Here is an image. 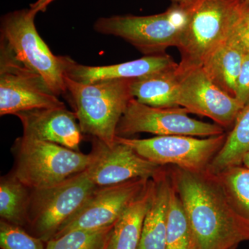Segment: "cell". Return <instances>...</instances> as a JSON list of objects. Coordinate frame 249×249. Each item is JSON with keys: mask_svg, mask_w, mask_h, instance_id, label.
<instances>
[{"mask_svg": "<svg viewBox=\"0 0 249 249\" xmlns=\"http://www.w3.org/2000/svg\"><path fill=\"white\" fill-rule=\"evenodd\" d=\"M235 98L242 106L249 103V53H245L236 85Z\"/></svg>", "mask_w": 249, "mask_h": 249, "instance_id": "4316f807", "label": "cell"}, {"mask_svg": "<svg viewBox=\"0 0 249 249\" xmlns=\"http://www.w3.org/2000/svg\"><path fill=\"white\" fill-rule=\"evenodd\" d=\"M152 179L145 189L124 210L113 226L105 249H138L144 219L152 196Z\"/></svg>", "mask_w": 249, "mask_h": 249, "instance_id": "ac0fdd59", "label": "cell"}, {"mask_svg": "<svg viewBox=\"0 0 249 249\" xmlns=\"http://www.w3.org/2000/svg\"><path fill=\"white\" fill-rule=\"evenodd\" d=\"M93 160L88 168L97 187L114 186L135 179L151 178L163 169L139 155L127 144L115 140L112 146L93 139Z\"/></svg>", "mask_w": 249, "mask_h": 249, "instance_id": "4fadbf2b", "label": "cell"}, {"mask_svg": "<svg viewBox=\"0 0 249 249\" xmlns=\"http://www.w3.org/2000/svg\"><path fill=\"white\" fill-rule=\"evenodd\" d=\"M87 170L55 186L31 190L25 227L29 233L47 242L81 209L98 188Z\"/></svg>", "mask_w": 249, "mask_h": 249, "instance_id": "52a82bcc", "label": "cell"}, {"mask_svg": "<svg viewBox=\"0 0 249 249\" xmlns=\"http://www.w3.org/2000/svg\"><path fill=\"white\" fill-rule=\"evenodd\" d=\"M188 114L183 107H154L132 98L121 118L116 136L127 138L145 132L157 136L211 137L224 134L219 124L192 119Z\"/></svg>", "mask_w": 249, "mask_h": 249, "instance_id": "9c48e42d", "label": "cell"}, {"mask_svg": "<svg viewBox=\"0 0 249 249\" xmlns=\"http://www.w3.org/2000/svg\"><path fill=\"white\" fill-rule=\"evenodd\" d=\"M178 65V63L166 53L148 55L106 66H87L75 61L69 69L67 76L78 83L92 84L109 80L135 79Z\"/></svg>", "mask_w": 249, "mask_h": 249, "instance_id": "9a60e30c", "label": "cell"}, {"mask_svg": "<svg viewBox=\"0 0 249 249\" xmlns=\"http://www.w3.org/2000/svg\"><path fill=\"white\" fill-rule=\"evenodd\" d=\"M242 0H196L187 8L188 18L177 48L178 70L201 66L230 35Z\"/></svg>", "mask_w": 249, "mask_h": 249, "instance_id": "5b68a950", "label": "cell"}, {"mask_svg": "<svg viewBox=\"0 0 249 249\" xmlns=\"http://www.w3.org/2000/svg\"><path fill=\"white\" fill-rule=\"evenodd\" d=\"M169 175L188 219L191 249H234L249 240V222L236 212L213 175L178 167Z\"/></svg>", "mask_w": 249, "mask_h": 249, "instance_id": "6da1fadb", "label": "cell"}, {"mask_svg": "<svg viewBox=\"0 0 249 249\" xmlns=\"http://www.w3.org/2000/svg\"><path fill=\"white\" fill-rule=\"evenodd\" d=\"M132 79L109 80L92 84L65 77L67 93L83 134L112 146L116 129L129 101Z\"/></svg>", "mask_w": 249, "mask_h": 249, "instance_id": "7a4b0ae2", "label": "cell"}, {"mask_svg": "<svg viewBox=\"0 0 249 249\" xmlns=\"http://www.w3.org/2000/svg\"><path fill=\"white\" fill-rule=\"evenodd\" d=\"M172 4L178 5L182 7L186 8L193 4L196 0H170Z\"/></svg>", "mask_w": 249, "mask_h": 249, "instance_id": "f1b7e54d", "label": "cell"}, {"mask_svg": "<svg viewBox=\"0 0 249 249\" xmlns=\"http://www.w3.org/2000/svg\"><path fill=\"white\" fill-rule=\"evenodd\" d=\"M47 242L31 235L24 228L0 222V248L1 249H46Z\"/></svg>", "mask_w": 249, "mask_h": 249, "instance_id": "d4e9b609", "label": "cell"}, {"mask_svg": "<svg viewBox=\"0 0 249 249\" xmlns=\"http://www.w3.org/2000/svg\"><path fill=\"white\" fill-rule=\"evenodd\" d=\"M245 54L240 43L229 35L210 54L201 66L216 85L235 97L237 80Z\"/></svg>", "mask_w": 249, "mask_h": 249, "instance_id": "d6986e66", "label": "cell"}, {"mask_svg": "<svg viewBox=\"0 0 249 249\" xmlns=\"http://www.w3.org/2000/svg\"><path fill=\"white\" fill-rule=\"evenodd\" d=\"M213 176L236 212L249 222V168L236 165Z\"/></svg>", "mask_w": 249, "mask_h": 249, "instance_id": "7402d4cb", "label": "cell"}, {"mask_svg": "<svg viewBox=\"0 0 249 249\" xmlns=\"http://www.w3.org/2000/svg\"><path fill=\"white\" fill-rule=\"evenodd\" d=\"M178 105L189 113L209 118L221 127L235 124L244 106L211 79L202 66L178 70Z\"/></svg>", "mask_w": 249, "mask_h": 249, "instance_id": "8fae6325", "label": "cell"}, {"mask_svg": "<svg viewBox=\"0 0 249 249\" xmlns=\"http://www.w3.org/2000/svg\"><path fill=\"white\" fill-rule=\"evenodd\" d=\"M152 179L151 201L144 219L138 249H165L172 180L163 169Z\"/></svg>", "mask_w": 249, "mask_h": 249, "instance_id": "2e32d148", "label": "cell"}, {"mask_svg": "<svg viewBox=\"0 0 249 249\" xmlns=\"http://www.w3.org/2000/svg\"><path fill=\"white\" fill-rule=\"evenodd\" d=\"M225 134L198 139L190 136H157L150 139L124 138L115 140L127 144L142 158L160 166L174 165L192 173H202L224 142Z\"/></svg>", "mask_w": 249, "mask_h": 249, "instance_id": "ba28073f", "label": "cell"}, {"mask_svg": "<svg viewBox=\"0 0 249 249\" xmlns=\"http://www.w3.org/2000/svg\"><path fill=\"white\" fill-rule=\"evenodd\" d=\"M187 18V8L172 4L161 14L100 18L93 29L98 34L124 39L145 56L162 55L169 47H178Z\"/></svg>", "mask_w": 249, "mask_h": 249, "instance_id": "8992f818", "label": "cell"}, {"mask_svg": "<svg viewBox=\"0 0 249 249\" xmlns=\"http://www.w3.org/2000/svg\"><path fill=\"white\" fill-rule=\"evenodd\" d=\"M191 232L182 202L172 182L165 249H191Z\"/></svg>", "mask_w": 249, "mask_h": 249, "instance_id": "603a6c76", "label": "cell"}, {"mask_svg": "<svg viewBox=\"0 0 249 249\" xmlns=\"http://www.w3.org/2000/svg\"><path fill=\"white\" fill-rule=\"evenodd\" d=\"M13 175L30 190L55 186L89 168L92 154L82 153L53 142L19 137L14 143Z\"/></svg>", "mask_w": 249, "mask_h": 249, "instance_id": "277c9868", "label": "cell"}, {"mask_svg": "<svg viewBox=\"0 0 249 249\" xmlns=\"http://www.w3.org/2000/svg\"></svg>", "mask_w": 249, "mask_h": 249, "instance_id": "1f68e13d", "label": "cell"}, {"mask_svg": "<svg viewBox=\"0 0 249 249\" xmlns=\"http://www.w3.org/2000/svg\"><path fill=\"white\" fill-rule=\"evenodd\" d=\"M246 1H249V0H246Z\"/></svg>", "mask_w": 249, "mask_h": 249, "instance_id": "4dcf8cb0", "label": "cell"}, {"mask_svg": "<svg viewBox=\"0 0 249 249\" xmlns=\"http://www.w3.org/2000/svg\"><path fill=\"white\" fill-rule=\"evenodd\" d=\"M16 116L22 123L24 137L80 151L83 134L74 111L65 106L31 109Z\"/></svg>", "mask_w": 249, "mask_h": 249, "instance_id": "5bb4252c", "label": "cell"}, {"mask_svg": "<svg viewBox=\"0 0 249 249\" xmlns=\"http://www.w3.org/2000/svg\"><path fill=\"white\" fill-rule=\"evenodd\" d=\"M249 149V103L237 116L233 128L208 165L206 171L216 175L231 167L242 165V159Z\"/></svg>", "mask_w": 249, "mask_h": 249, "instance_id": "ffe728a7", "label": "cell"}, {"mask_svg": "<svg viewBox=\"0 0 249 249\" xmlns=\"http://www.w3.org/2000/svg\"><path fill=\"white\" fill-rule=\"evenodd\" d=\"M64 106L40 75L18 62L0 45V115Z\"/></svg>", "mask_w": 249, "mask_h": 249, "instance_id": "30bf717a", "label": "cell"}, {"mask_svg": "<svg viewBox=\"0 0 249 249\" xmlns=\"http://www.w3.org/2000/svg\"><path fill=\"white\" fill-rule=\"evenodd\" d=\"M54 0H37L35 2L30 4V9L34 14H37L40 12H45L47 7Z\"/></svg>", "mask_w": 249, "mask_h": 249, "instance_id": "83f0119b", "label": "cell"}, {"mask_svg": "<svg viewBox=\"0 0 249 249\" xmlns=\"http://www.w3.org/2000/svg\"><path fill=\"white\" fill-rule=\"evenodd\" d=\"M230 35L249 53V1L242 0Z\"/></svg>", "mask_w": 249, "mask_h": 249, "instance_id": "484cf974", "label": "cell"}, {"mask_svg": "<svg viewBox=\"0 0 249 249\" xmlns=\"http://www.w3.org/2000/svg\"><path fill=\"white\" fill-rule=\"evenodd\" d=\"M242 163L245 165L246 168H249V149L246 152L245 155H244Z\"/></svg>", "mask_w": 249, "mask_h": 249, "instance_id": "f546056e", "label": "cell"}, {"mask_svg": "<svg viewBox=\"0 0 249 249\" xmlns=\"http://www.w3.org/2000/svg\"><path fill=\"white\" fill-rule=\"evenodd\" d=\"M30 193L31 190L12 174L2 177L0 181L1 220L25 229Z\"/></svg>", "mask_w": 249, "mask_h": 249, "instance_id": "44dd1931", "label": "cell"}, {"mask_svg": "<svg viewBox=\"0 0 249 249\" xmlns=\"http://www.w3.org/2000/svg\"><path fill=\"white\" fill-rule=\"evenodd\" d=\"M113 226L95 230L72 231L51 239L46 249H105Z\"/></svg>", "mask_w": 249, "mask_h": 249, "instance_id": "cb8c5ba5", "label": "cell"}, {"mask_svg": "<svg viewBox=\"0 0 249 249\" xmlns=\"http://www.w3.org/2000/svg\"><path fill=\"white\" fill-rule=\"evenodd\" d=\"M150 179L135 178L114 186L98 187L53 238L72 231L95 230L114 225L127 206L145 189Z\"/></svg>", "mask_w": 249, "mask_h": 249, "instance_id": "7c38bea8", "label": "cell"}, {"mask_svg": "<svg viewBox=\"0 0 249 249\" xmlns=\"http://www.w3.org/2000/svg\"><path fill=\"white\" fill-rule=\"evenodd\" d=\"M178 66L132 79L131 92L139 103L154 107H178Z\"/></svg>", "mask_w": 249, "mask_h": 249, "instance_id": "e0dca14e", "label": "cell"}, {"mask_svg": "<svg viewBox=\"0 0 249 249\" xmlns=\"http://www.w3.org/2000/svg\"><path fill=\"white\" fill-rule=\"evenodd\" d=\"M36 15L30 9L4 15L0 24L1 45L18 62L40 75L54 94H65V77L75 60L52 53L36 29Z\"/></svg>", "mask_w": 249, "mask_h": 249, "instance_id": "3957f363", "label": "cell"}]
</instances>
